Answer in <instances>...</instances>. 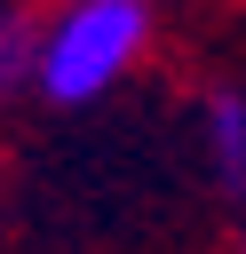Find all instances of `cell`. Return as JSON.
I'll use <instances>...</instances> for the list:
<instances>
[{
  "instance_id": "cell-1",
  "label": "cell",
  "mask_w": 246,
  "mask_h": 254,
  "mask_svg": "<svg viewBox=\"0 0 246 254\" xmlns=\"http://www.w3.org/2000/svg\"><path fill=\"white\" fill-rule=\"evenodd\" d=\"M143 40H151V8H143V0H71V8L48 16V32H40V71H32V87H40L48 103L79 111V103L111 95V87L135 71Z\"/></svg>"
},
{
  "instance_id": "cell-2",
  "label": "cell",
  "mask_w": 246,
  "mask_h": 254,
  "mask_svg": "<svg viewBox=\"0 0 246 254\" xmlns=\"http://www.w3.org/2000/svg\"><path fill=\"white\" fill-rule=\"evenodd\" d=\"M206 151H214V183L222 190H246V95L238 87H214L206 95Z\"/></svg>"
},
{
  "instance_id": "cell-3",
  "label": "cell",
  "mask_w": 246,
  "mask_h": 254,
  "mask_svg": "<svg viewBox=\"0 0 246 254\" xmlns=\"http://www.w3.org/2000/svg\"><path fill=\"white\" fill-rule=\"evenodd\" d=\"M32 71H40V32L24 16H0V95L32 87Z\"/></svg>"
},
{
  "instance_id": "cell-4",
  "label": "cell",
  "mask_w": 246,
  "mask_h": 254,
  "mask_svg": "<svg viewBox=\"0 0 246 254\" xmlns=\"http://www.w3.org/2000/svg\"><path fill=\"white\" fill-rule=\"evenodd\" d=\"M238 254H246V230H238Z\"/></svg>"
}]
</instances>
